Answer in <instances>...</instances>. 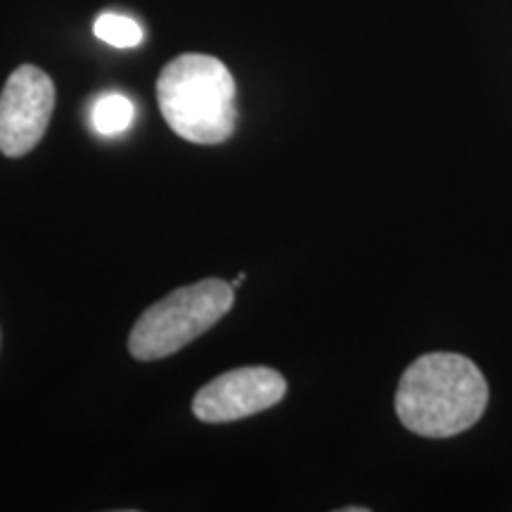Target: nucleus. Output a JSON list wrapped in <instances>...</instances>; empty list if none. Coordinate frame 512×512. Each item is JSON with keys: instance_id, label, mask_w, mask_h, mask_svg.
<instances>
[{"instance_id": "nucleus-7", "label": "nucleus", "mask_w": 512, "mask_h": 512, "mask_svg": "<svg viewBox=\"0 0 512 512\" xmlns=\"http://www.w3.org/2000/svg\"><path fill=\"white\" fill-rule=\"evenodd\" d=\"M93 34L114 48H136L143 43V29L136 19L117 15V12H102L95 19Z\"/></svg>"}, {"instance_id": "nucleus-4", "label": "nucleus", "mask_w": 512, "mask_h": 512, "mask_svg": "<svg viewBox=\"0 0 512 512\" xmlns=\"http://www.w3.org/2000/svg\"><path fill=\"white\" fill-rule=\"evenodd\" d=\"M55 110V83L43 69L22 64L0 93V152L24 157L46 136Z\"/></svg>"}, {"instance_id": "nucleus-2", "label": "nucleus", "mask_w": 512, "mask_h": 512, "mask_svg": "<svg viewBox=\"0 0 512 512\" xmlns=\"http://www.w3.org/2000/svg\"><path fill=\"white\" fill-rule=\"evenodd\" d=\"M235 79L221 60L185 53L162 69L159 110L176 136L195 145H219L235 133Z\"/></svg>"}, {"instance_id": "nucleus-1", "label": "nucleus", "mask_w": 512, "mask_h": 512, "mask_svg": "<svg viewBox=\"0 0 512 512\" xmlns=\"http://www.w3.org/2000/svg\"><path fill=\"white\" fill-rule=\"evenodd\" d=\"M489 403V384L475 363L453 351L420 356L401 375L396 415L425 439H448L477 425Z\"/></svg>"}, {"instance_id": "nucleus-5", "label": "nucleus", "mask_w": 512, "mask_h": 512, "mask_svg": "<svg viewBox=\"0 0 512 512\" xmlns=\"http://www.w3.org/2000/svg\"><path fill=\"white\" fill-rule=\"evenodd\" d=\"M287 394V382L278 370L249 366L228 370L204 384L192 401V413L207 425H223L264 413Z\"/></svg>"}, {"instance_id": "nucleus-8", "label": "nucleus", "mask_w": 512, "mask_h": 512, "mask_svg": "<svg viewBox=\"0 0 512 512\" xmlns=\"http://www.w3.org/2000/svg\"><path fill=\"white\" fill-rule=\"evenodd\" d=\"M242 283H245V273H240V275H238V278H235V280H233V287H238V285H242Z\"/></svg>"}, {"instance_id": "nucleus-3", "label": "nucleus", "mask_w": 512, "mask_h": 512, "mask_svg": "<svg viewBox=\"0 0 512 512\" xmlns=\"http://www.w3.org/2000/svg\"><path fill=\"white\" fill-rule=\"evenodd\" d=\"M235 287L221 278L181 287L152 304L128 337V351L138 361H159L188 347L233 309Z\"/></svg>"}, {"instance_id": "nucleus-6", "label": "nucleus", "mask_w": 512, "mask_h": 512, "mask_svg": "<svg viewBox=\"0 0 512 512\" xmlns=\"http://www.w3.org/2000/svg\"><path fill=\"white\" fill-rule=\"evenodd\" d=\"M133 102L121 93L102 95L91 110V124L100 136H119L133 124Z\"/></svg>"}]
</instances>
